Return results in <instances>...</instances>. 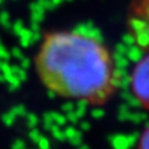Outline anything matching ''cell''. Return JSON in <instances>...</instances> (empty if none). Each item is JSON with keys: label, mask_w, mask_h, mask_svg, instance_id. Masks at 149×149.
<instances>
[{"label": "cell", "mask_w": 149, "mask_h": 149, "mask_svg": "<svg viewBox=\"0 0 149 149\" xmlns=\"http://www.w3.org/2000/svg\"><path fill=\"white\" fill-rule=\"evenodd\" d=\"M130 87L137 101L149 111V52L134 66L130 77Z\"/></svg>", "instance_id": "obj_3"}, {"label": "cell", "mask_w": 149, "mask_h": 149, "mask_svg": "<svg viewBox=\"0 0 149 149\" xmlns=\"http://www.w3.org/2000/svg\"><path fill=\"white\" fill-rule=\"evenodd\" d=\"M40 82L54 95L103 104L116 90V71L108 49L74 31L46 35L35 56Z\"/></svg>", "instance_id": "obj_1"}, {"label": "cell", "mask_w": 149, "mask_h": 149, "mask_svg": "<svg viewBox=\"0 0 149 149\" xmlns=\"http://www.w3.org/2000/svg\"><path fill=\"white\" fill-rule=\"evenodd\" d=\"M130 34L137 42L149 50V0H138L129 17Z\"/></svg>", "instance_id": "obj_2"}, {"label": "cell", "mask_w": 149, "mask_h": 149, "mask_svg": "<svg viewBox=\"0 0 149 149\" xmlns=\"http://www.w3.org/2000/svg\"><path fill=\"white\" fill-rule=\"evenodd\" d=\"M138 149H149V125L141 134L138 142Z\"/></svg>", "instance_id": "obj_4"}]
</instances>
